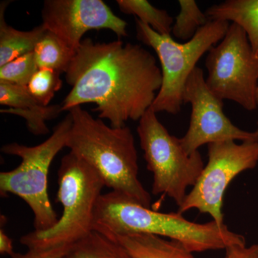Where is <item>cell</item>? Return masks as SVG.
Wrapping results in <instances>:
<instances>
[{"label": "cell", "mask_w": 258, "mask_h": 258, "mask_svg": "<svg viewBox=\"0 0 258 258\" xmlns=\"http://www.w3.org/2000/svg\"><path fill=\"white\" fill-rule=\"evenodd\" d=\"M66 74L71 87L62 111L94 103L98 118L113 128L138 120L151 108L162 84L156 57L137 44L84 39Z\"/></svg>", "instance_id": "obj_1"}, {"label": "cell", "mask_w": 258, "mask_h": 258, "mask_svg": "<svg viewBox=\"0 0 258 258\" xmlns=\"http://www.w3.org/2000/svg\"><path fill=\"white\" fill-rule=\"evenodd\" d=\"M93 231L104 235L147 233L177 241L191 253L226 249L246 244L245 238L224 225L199 224L179 212L163 213L146 208L124 195L111 191L101 195L95 210Z\"/></svg>", "instance_id": "obj_2"}, {"label": "cell", "mask_w": 258, "mask_h": 258, "mask_svg": "<svg viewBox=\"0 0 258 258\" xmlns=\"http://www.w3.org/2000/svg\"><path fill=\"white\" fill-rule=\"evenodd\" d=\"M69 112L73 125L66 147L96 169L107 187L150 208V194L138 178V154L131 129L108 126L81 106Z\"/></svg>", "instance_id": "obj_3"}, {"label": "cell", "mask_w": 258, "mask_h": 258, "mask_svg": "<svg viewBox=\"0 0 258 258\" xmlns=\"http://www.w3.org/2000/svg\"><path fill=\"white\" fill-rule=\"evenodd\" d=\"M57 202L63 212L49 230H35L23 236L20 242L28 249L72 245L93 231L95 210L104 181L96 169L70 152L61 160Z\"/></svg>", "instance_id": "obj_4"}, {"label": "cell", "mask_w": 258, "mask_h": 258, "mask_svg": "<svg viewBox=\"0 0 258 258\" xmlns=\"http://www.w3.org/2000/svg\"><path fill=\"white\" fill-rule=\"evenodd\" d=\"M72 125L69 113L54 128L52 135L39 145L28 147L12 143L1 148L4 154L22 159L18 167L0 173L1 196L13 194L28 204L33 212L35 230H49L58 222L49 198L47 178L52 161L66 147Z\"/></svg>", "instance_id": "obj_5"}, {"label": "cell", "mask_w": 258, "mask_h": 258, "mask_svg": "<svg viewBox=\"0 0 258 258\" xmlns=\"http://www.w3.org/2000/svg\"><path fill=\"white\" fill-rule=\"evenodd\" d=\"M139 41L152 47L161 67L162 84L151 108L155 113L176 115L181 111L185 83L205 53L225 36L230 22L210 20L189 41L180 43L171 35H161L135 19Z\"/></svg>", "instance_id": "obj_6"}, {"label": "cell", "mask_w": 258, "mask_h": 258, "mask_svg": "<svg viewBox=\"0 0 258 258\" xmlns=\"http://www.w3.org/2000/svg\"><path fill=\"white\" fill-rule=\"evenodd\" d=\"M137 133L153 174L152 193L167 195L181 206L187 188L196 184L205 168L201 154L185 152L180 139L169 133L151 108L139 120Z\"/></svg>", "instance_id": "obj_7"}, {"label": "cell", "mask_w": 258, "mask_h": 258, "mask_svg": "<svg viewBox=\"0 0 258 258\" xmlns=\"http://www.w3.org/2000/svg\"><path fill=\"white\" fill-rule=\"evenodd\" d=\"M205 66L207 86L217 98L249 111L257 108L258 55L240 26L231 24L224 38L209 50Z\"/></svg>", "instance_id": "obj_8"}, {"label": "cell", "mask_w": 258, "mask_h": 258, "mask_svg": "<svg viewBox=\"0 0 258 258\" xmlns=\"http://www.w3.org/2000/svg\"><path fill=\"white\" fill-rule=\"evenodd\" d=\"M208 162L178 212L191 209L208 214L212 220L224 225V195L231 181L242 171L258 163V141L236 143L234 140L208 144Z\"/></svg>", "instance_id": "obj_9"}, {"label": "cell", "mask_w": 258, "mask_h": 258, "mask_svg": "<svg viewBox=\"0 0 258 258\" xmlns=\"http://www.w3.org/2000/svg\"><path fill=\"white\" fill-rule=\"evenodd\" d=\"M183 102L190 103L191 107L189 128L180 139L188 154L198 152L204 144L221 141H258L255 132L238 128L226 116L223 101L209 89L201 68H195L185 83Z\"/></svg>", "instance_id": "obj_10"}, {"label": "cell", "mask_w": 258, "mask_h": 258, "mask_svg": "<svg viewBox=\"0 0 258 258\" xmlns=\"http://www.w3.org/2000/svg\"><path fill=\"white\" fill-rule=\"evenodd\" d=\"M42 18L47 31L76 52L89 30H111L119 38L128 35L127 23L102 0H45Z\"/></svg>", "instance_id": "obj_11"}, {"label": "cell", "mask_w": 258, "mask_h": 258, "mask_svg": "<svg viewBox=\"0 0 258 258\" xmlns=\"http://www.w3.org/2000/svg\"><path fill=\"white\" fill-rule=\"evenodd\" d=\"M0 104L8 108L0 110L3 113L17 115L26 120L28 130L35 136L49 132L46 121L58 116L62 105L44 106L32 96L27 86L0 81Z\"/></svg>", "instance_id": "obj_12"}, {"label": "cell", "mask_w": 258, "mask_h": 258, "mask_svg": "<svg viewBox=\"0 0 258 258\" xmlns=\"http://www.w3.org/2000/svg\"><path fill=\"white\" fill-rule=\"evenodd\" d=\"M119 243L133 258H195L182 244L147 233L105 235Z\"/></svg>", "instance_id": "obj_13"}, {"label": "cell", "mask_w": 258, "mask_h": 258, "mask_svg": "<svg viewBox=\"0 0 258 258\" xmlns=\"http://www.w3.org/2000/svg\"><path fill=\"white\" fill-rule=\"evenodd\" d=\"M205 14L209 20L232 21L240 26L258 55V0H226L212 5Z\"/></svg>", "instance_id": "obj_14"}, {"label": "cell", "mask_w": 258, "mask_h": 258, "mask_svg": "<svg viewBox=\"0 0 258 258\" xmlns=\"http://www.w3.org/2000/svg\"><path fill=\"white\" fill-rule=\"evenodd\" d=\"M10 2L0 4V67L19 57L34 52L47 30L44 25L30 31H20L6 23L5 12Z\"/></svg>", "instance_id": "obj_15"}, {"label": "cell", "mask_w": 258, "mask_h": 258, "mask_svg": "<svg viewBox=\"0 0 258 258\" xmlns=\"http://www.w3.org/2000/svg\"><path fill=\"white\" fill-rule=\"evenodd\" d=\"M34 54L38 69L53 70L62 74L69 69L76 51L47 30L35 47Z\"/></svg>", "instance_id": "obj_16"}, {"label": "cell", "mask_w": 258, "mask_h": 258, "mask_svg": "<svg viewBox=\"0 0 258 258\" xmlns=\"http://www.w3.org/2000/svg\"><path fill=\"white\" fill-rule=\"evenodd\" d=\"M66 258H133L124 247L106 236L93 231L71 245Z\"/></svg>", "instance_id": "obj_17"}, {"label": "cell", "mask_w": 258, "mask_h": 258, "mask_svg": "<svg viewBox=\"0 0 258 258\" xmlns=\"http://www.w3.org/2000/svg\"><path fill=\"white\" fill-rule=\"evenodd\" d=\"M122 13L134 15L161 35H171L174 19L165 10L158 9L147 0H117Z\"/></svg>", "instance_id": "obj_18"}, {"label": "cell", "mask_w": 258, "mask_h": 258, "mask_svg": "<svg viewBox=\"0 0 258 258\" xmlns=\"http://www.w3.org/2000/svg\"><path fill=\"white\" fill-rule=\"evenodd\" d=\"M180 11L176 17L171 33L174 37L188 42L210 20L195 0H179Z\"/></svg>", "instance_id": "obj_19"}, {"label": "cell", "mask_w": 258, "mask_h": 258, "mask_svg": "<svg viewBox=\"0 0 258 258\" xmlns=\"http://www.w3.org/2000/svg\"><path fill=\"white\" fill-rule=\"evenodd\" d=\"M60 75L53 70L38 69L32 76L27 87L42 106H48L55 93L62 88Z\"/></svg>", "instance_id": "obj_20"}, {"label": "cell", "mask_w": 258, "mask_h": 258, "mask_svg": "<svg viewBox=\"0 0 258 258\" xmlns=\"http://www.w3.org/2000/svg\"><path fill=\"white\" fill-rule=\"evenodd\" d=\"M37 70L35 54L30 52L0 67V81L27 86Z\"/></svg>", "instance_id": "obj_21"}, {"label": "cell", "mask_w": 258, "mask_h": 258, "mask_svg": "<svg viewBox=\"0 0 258 258\" xmlns=\"http://www.w3.org/2000/svg\"><path fill=\"white\" fill-rule=\"evenodd\" d=\"M71 245L46 249H28L25 254L16 253L12 258H66Z\"/></svg>", "instance_id": "obj_22"}, {"label": "cell", "mask_w": 258, "mask_h": 258, "mask_svg": "<svg viewBox=\"0 0 258 258\" xmlns=\"http://www.w3.org/2000/svg\"><path fill=\"white\" fill-rule=\"evenodd\" d=\"M224 258H258V244L247 247L246 244H235L225 249Z\"/></svg>", "instance_id": "obj_23"}, {"label": "cell", "mask_w": 258, "mask_h": 258, "mask_svg": "<svg viewBox=\"0 0 258 258\" xmlns=\"http://www.w3.org/2000/svg\"><path fill=\"white\" fill-rule=\"evenodd\" d=\"M0 253L9 254L11 257L16 254L14 252L11 239L6 235L3 227L0 230Z\"/></svg>", "instance_id": "obj_24"}, {"label": "cell", "mask_w": 258, "mask_h": 258, "mask_svg": "<svg viewBox=\"0 0 258 258\" xmlns=\"http://www.w3.org/2000/svg\"><path fill=\"white\" fill-rule=\"evenodd\" d=\"M255 134H256V135H257V139H258V122H257V130L255 131Z\"/></svg>", "instance_id": "obj_25"}, {"label": "cell", "mask_w": 258, "mask_h": 258, "mask_svg": "<svg viewBox=\"0 0 258 258\" xmlns=\"http://www.w3.org/2000/svg\"><path fill=\"white\" fill-rule=\"evenodd\" d=\"M256 99H257V103L258 106V88H257V96H256Z\"/></svg>", "instance_id": "obj_26"}]
</instances>
